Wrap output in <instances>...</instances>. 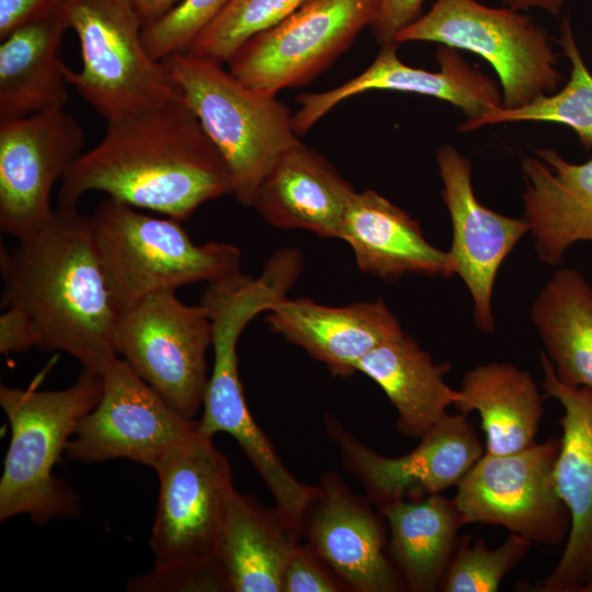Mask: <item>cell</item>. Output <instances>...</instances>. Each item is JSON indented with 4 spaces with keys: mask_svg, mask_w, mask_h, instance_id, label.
Wrapping results in <instances>:
<instances>
[{
    "mask_svg": "<svg viewBox=\"0 0 592 592\" xmlns=\"http://www.w3.org/2000/svg\"><path fill=\"white\" fill-rule=\"evenodd\" d=\"M375 506L387 523L389 553L406 589L437 591L466 525L454 498L432 493Z\"/></svg>",
    "mask_w": 592,
    "mask_h": 592,
    "instance_id": "4316f807",
    "label": "cell"
},
{
    "mask_svg": "<svg viewBox=\"0 0 592 592\" xmlns=\"http://www.w3.org/2000/svg\"><path fill=\"white\" fill-rule=\"evenodd\" d=\"M265 321L272 330L323 363L332 375L341 377L357 372L362 357L402 332L382 298L331 307L309 298L286 297L266 311Z\"/></svg>",
    "mask_w": 592,
    "mask_h": 592,
    "instance_id": "ffe728a7",
    "label": "cell"
},
{
    "mask_svg": "<svg viewBox=\"0 0 592 592\" xmlns=\"http://www.w3.org/2000/svg\"><path fill=\"white\" fill-rule=\"evenodd\" d=\"M559 445L548 437L505 455L483 453L456 486L465 524L504 527L549 547L565 544L570 515L555 480Z\"/></svg>",
    "mask_w": 592,
    "mask_h": 592,
    "instance_id": "8fae6325",
    "label": "cell"
},
{
    "mask_svg": "<svg viewBox=\"0 0 592 592\" xmlns=\"http://www.w3.org/2000/svg\"><path fill=\"white\" fill-rule=\"evenodd\" d=\"M230 0H181L160 19L143 29V39L157 60L186 52L201 32Z\"/></svg>",
    "mask_w": 592,
    "mask_h": 592,
    "instance_id": "d6a6232c",
    "label": "cell"
},
{
    "mask_svg": "<svg viewBox=\"0 0 592 592\" xmlns=\"http://www.w3.org/2000/svg\"><path fill=\"white\" fill-rule=\"evenodd\" d=\"M62 9L82 60L78 71L66 66L67 81L106 123L181 95L166 62L147 50L128 0H64Z\"/></svg>",
    "mask_w": 592,
    "mask_h": 592,
    "instance_id": "52a82bcc",
    "label": "cell"
},
{
    "mask_svg": "<svg viewBox=\"0 0 592 592\" xmlns=\"http://www.w3.org/2000/svg\"><path fill=\"white\" fill-rule=\"evenodd\" d=\"M137 14L141 19L144 26L151 23L170 10H172L181 0H128Z\"/></svg>",
    "mask_w": 592,
    "mask_h": 592,
    "instance_id": "f35d334b",
    "label": "cell"
},
{
    "mask_svg": "<svg viewBox=\"0 0 592 592\" xmlns=\"http://www.w3.org/2000/svg\"><path fill=\"white\" fill-rule=\"evenodd\" d=\"M425 41L465 49L486 59L502 87V106H523L554 93L562 80L549 35L513 9L476 0H436L396 36V43Z\"/></svg>",
    "mask_w": 592,
    "mask_h": 592,
    "instance_id": "ba28073f",
    "label": "cell"
},
{
    "mask_svg": "<svg viewBox=\"0 0 592 592\" xmlns=\"http://www.w3.org/2000/svg\"><path fill=\"white\" fill-rule=\"evenodd\" d=\"M3 303L33 322L39 346L64 351L102 374L118 356L121 312L96 253L89 216L57 206L50 219L7 250L1 247Z\"/></svg>",
    "mask_w": 592,
    "mask_h": 592,
    "instance_id": "7a4b0ae2",
    "label": "cell"
},
{
    "mask_svg": "<svg viewBox=\"0 0 592 592\" xmlns=\"http://www.w3.org/2000/svg\"><path fill=\"white\" fill-rule=\"evenodd\" d=\"M88 192L177 220L207 201L232 195L230 172L182 96L106 123L101 141L61 179L58 206Z\"/></svg>",
    "mask_w": 592,
    "mask_h": 592,
    "instance_id": "6da1fadb",
    "label": "cell"
},
{
    "mask_svg": "<svg viewBox=\"0 0 592 592\" xmlns=\"http://www.w3.org/2000/svg\"><path fill=\"white\" fill-rule=\"evenodd\" d=\"M307 509L300 534L345 585L355 592L407 590L390 553L387 523L373 501L326 471Z\"/></svg>",
    "mask_w": 592,
    "mask_h": 592,
    "instance_id": "2e32d148",
    "label": "cell"
},
{
    "mask_svg": "<svg viewBox=\"0 0 592 592\" xmlns=\"http://www.w3.org/2000/svg\"><path fill=\"white\" fill-rule=\"evenodd\" d=\"M354 193L323 156L299 141L265 175L251 207L274 227L339 238Z\"/></svg>",
    "mask_w": 592,
    "mask_h": 592,
    "instance_id": "7402d4cb",
    "label": "cell"
},
{
    "mask_svg": "<svg viewBox=\"0 0 592 592\" xmlns=\"http://www.w3.org/2000/svg\"><path fill=\"white\" fill-rule=\"evenodd\" d=\"M382 0H304L227 61L249 87L272 95L307 84L371 26Z\"/></svg>",
    "mask_w": 592,
    "mask_h": 592,
    "instance_id": "7c38bea8",
    "label": "cell"
},
{
    "mask_svg": "<svg viewBox=\"0 0 592 592\" xmlns=\"http://www.w3.org/2000/svg\"><path fill=\"white\" fill-rule=\"evenodd\" d=\"M39 346L38 333L31 319L14 307L0 315V352L10 354Z\"/></svg>",
    "mask_w": 592,
    "mask_h": 592,
    "instance_id": "8d00e7d4",
    "label": "cell"
},
{
    "mask_svg": "<svg viewBox=\"0 0 592 592\" xmlns=\"http://www.w3.org/2000/svg\"><path fill=\"white\" fill-rule=\"evenodd\" d=\"M571 65L570 78L558 92L544 94L514 109L490 110L476 118H467L458 128L470 132L479 127L511 122H554L576 132L581 144L592 148V75L576 44L570 21L566 18L558 41Z\"/></svg>",
    "mask_w": 592,
    "mask_h": 592,
    "instance_id": "f546056e",
    "label": "cell"
},
{
    "mask_svg": "<svg viewBox=\"0 0 592 592\" xmlns=\"http://www.w3.org/2000/svg\"><path fill=\"white\" fill-rule=\"evenodd\" d=\"M436 162L442 198L452 220L451 254L456 274L474 301V319L481 332L494 330L492 293L498 271L521 238L530 231L525 219L501 215L483 206L471 185V164L455 148L442 145Z\"/></svg>",
    "mask_w": 592,
    "mask_h": 592,
    "instance_id": "ac0fdd59",
    "label": "cell"
},
{
    "mask_svg": "<svg viewBox=\"0 0 592 592\" xmlns=\"http://www.w3.org/2000/svg\"><path fill=\"white\" fill-rule=\"evenodd\" d=\"M102 376V397L67 443L68 458L84 464L126 458L155 468L171 447L198 432V421L171 407L122 358Z\"/></svg>",
    "mask_w": 592,
    "mask_h": 592,
    "instance_id": "4fadbf2b",
    "label": "cell"
},
{
    "mask_svg": "<svg viewBox=\"0 0 592 592\" xmlns=\"http://www.w3.org/2000/svg\"><path fill=\"white\" fill-rule=\"evenodd\" d=\"M68 30L61 4L0 38V121L65 109L69 83L59 49Z\"/></svg>",
    "mask_w": 592,
    "mask_h": 592,
    "instance_id": "cb8c5ba5",
    "label": "cell"
},
{
    "mask_svg": "<svg viewBox=\"0 0 592 592\" xmlns=\"http://www.w3.org/2000/svg\"><path fill=\"white\" fill-rule=\"evenodd\" d=\"M424 0H382L371 29L380 44L396 43L397 34L414 22Z\"/></svg>",
    "mask_w": 592,
    "mask_h": 592,
    "instance_id": "d590c367",
    "label": "cell"
},
{
    "mask_svg": "<svg viewBox=\"0 0 592 592\" xmlns=\"http://www.w3.org/2000/svg\"><path fill=\"white\" fill-rule=\"evenodd\" d=\"M275 506L234 489L218 557L231 592H284V572L299 542Z\"/></svg>",
    "mask_w": 592,
    "mask_h": 592,
    "instance_id": "d4e9b609",
    "label": "cell"
},
{
    "mask_svg": "<svg viewBox=\"0 0 592 592\" xmlns=\"http://www.w3.org/2000/svg\"><path fill=\"white\" fill-rule=\"evenodd\" d=\"M339 238L349 243L362 272L383 281L456 274L451 252L432 246L417 220L372 190L354 193Z\"/></svg>",
    "mask_w": 592,
    "mask_h": 592,
    "instance_id": "44dd1931",
    "label": "cell"
},
{
    "mask_svg": "<svg viewBox=\"0 0 592 592\" xmlns=\"http://www.w3.org/2000/svg\"><path fill=\"white\" fill-rule=\"evenodd\" d=\"M525 219L537 257L559 265L570 246L592 241V159L571 163L551 148L522 161Z\"/></svg>",
    "mask_w": 592,
    "mask_h": 592,
    "instance_id": "603a6c76",
    "label": "cell"
},
{
    "mask_svg": "<svg viewBox=\"0 0 592 592\" xmlns=\"http://www.w3.org/2000/svg\"><path fill=\"white\" fill-rule=\"evenodd\" d=\"M533 543L510 533L496 548H488L482 538L458 537L439 591L496 592L504 577L528 554Z\"/></svg>",
    "mask_w": 592,
    "mask_h": 592,
    "instance_id": "4dcf8cb0",
    "label": "cell"
},
{
    "mask_svg": "<svg viewBox=\"0 0 592 592\" xmlns=\"http://www.w3.org/2000/svg\"><path fill=\"white\" fill-rule=\"evenodd\" d=\"M84 144V128L65 109L0 121L2 232L19 240L50 219L53 186Z\"/></svg>",
    "mask_w": 592,
    "mask_h": 592,
    "instance_id": "9a60e30c",
    "label": "cell"
},
{
    "mask_svg": "<svg viewBox=\"0 0 592 592\" xmlns=\"http://www.w3.org/2000/svg\"><path fill=\"white\" fill-rule=\"evenodd\" d=\"M92 240L121 309L155 293L240 272L231 243H195L181 221L106 197L89 216Z\"/></svg>",
    "mask_w": 592,
    "mask_h": 592,
    "instance_id": "5b68a950",
    "label": "cell"
},
{
    "mask_svg": "<svg viewBox=\"0 0 592 592\" xmlns=\"http://www.w3.org/2000/svg\"><path fill=\"white\" fill-rule=\"evenodd\" d=\"M202 305L212 320L214 365L198 432L212 439L219 432L231 435L272 493L275 509L300 534L304 515L319 493L318 485L298 480L283 464L248 409L238 373V341L247 325L263 311L262 300L249 288L221 285L208 289Z\"/></svg>",
    "mask_w": 592,
    "mask_h": 592,
    "instance_id": "8992f818",
    "label": "cell"
},
{
    "mask_svg": "<svg viewBox=\"0 0 592 592\" xmlns=\"http://www.w3.org/2000/svg\"><path fill=\"white\" fill-rule=\"evenodd\" d=\"M348 591L338 576L305 542L292 554L284 572V592Z\"/></svg>",
    "mask_w": 592,
    "mask_h": 592,
    "instance_id": "e575fe53",
    "label": "cell"
},
{
    "mask_svg": "<svg viewBox=\"0 0 592 592\" xmlns=\"http://www.w3.org/2000/svg\"><path fill=\"white\" fill-rule=\"evenodd\" d=\"M102 392V374L88 368L59 390L0 387V406L11 428L0 479L1 522L24 514L45 525L81 513L80 497L54 476V467Z\"/></svg>",
    "mask_w": 592,
    "mask_h": 592,
    "instance_id": "3957f363",
    "label": "cell"
},
{
    "mask_svg": "<svg viewBox=\"0 0 592 592\" xmlns=\"http://www.w3.org/2000/svg\"><path fill=\"white\" fill-rule=\"evenodd\" d=\"M64 0H0V38L14 29L47 15Z\"/></svg>",
    "mask_w": 592,
    "mask_h": 592,
    "instance_id": "74e56055",
    "label": "cell"
},
{
    "mask_svg": "<svg viewBox=\"0 0 592 592\" xmlns=\"http://www.w3.org/2000/svg\"><path fill=\"white\" fill-rule=\"evenodd\" d=\"M129 592L228 591L220 561L206 566L152 568L127 581Z\"/></svg>",
    "mask_w": 592,
    "mask_h": 592,
    "instance_id": "836d02e7",
    "label": "cell"
},
{
    "mask_svg": "<svg viewBox=\"0 0 592 592\" xmlns=\"http://www.w3.org/2000/svg\"><path fill=\"white\" fill-rule=\"evenodd\" d=\"M325 425L343 468L358 479L375 505L457 486L485 453L478 432L462 412L447 413L411 452L397 457L377 453L330 414Z\"/></svg>",
    "mask_w": 592,
    "mask_h": 592,
    "instance_id": "5bb4252c",
    "label": "cell"
},
{
    "mask_svg": "<svg viewBox=\"0 0 592 592\" xmlns=\"http://www.w3.org/2000/svg\"><path fill=\"white\" fill-rule=\"evenodd\" d=\"M539 363L544 397L557 400L563 411L555 480L570 530L557 565L531 591L592 592V389L560 382L545 352Z\"/></svg>",
    "mask_w": 592,
    "mask_h": 592,
    "instance_id": "e0dca14e",
    "label": "cell"
},
{
    "mask_svg": "<svg viewBox=\"0 0 592 592\" xmlns=\"http://www.w3.org/2000/svg\"><path fill=\"white\" fill-rule=\"evenodd\" d=\"M304 0H230L201 32L189 52L219 62L254 35L274 26Z\"/></svg>",
    "mask_w": 592,
    "mask_h": 592,
    "instance_id": "1f68e13d",
    "label": "cell"
},
{
    "mask_svg": "<svg viewBox=\"0 0 592 592\" xmlns=\"http://www.w3.org/2000/svg\"><path fill=\"white\" fill-rule=\"evenodd\" d=\"M531 318L563 384L592 389V286L561 267L535 297Z\"/></svg>",
    "mask_w": 592,
    "mask_h": 592,
    "instance_id": "f1b7e54d",
    "label": "cell"
},
{
    "mask_svg": "<svg viewBox=\"0 0 592 592\" xmlns=\"http://www.w3.org/2000/svg\"><path fill=\"white\" fill-rule=\"evenodd\" d=\"M212 341L204 306L184 304L174 291L150 294L122 308L113 335L117 356L191 419L203 406Z\"/></svg>",
    "mask_w": 592,
    "mask_h": 592,
    "instance_id": "30bf717a",
    "label": "cell"
},
{
    "mask_svg": "<svg viewBox=\"0 0 592 592\" xmlns=\"http://www.w3.org/2000/svg\"><path fill=\"white\" fill-rule=\"evenodd\" d=\"M159 498L149 546L153 568L220 561L219 542L235 487L227 457L197 432L171 447L153 468Z\"/></svg>",
    "mask_w": 592,
    "mask_h": 592,
    "instance_id": "9c48e42d",
    "label": "cell"
},
{
    "mask_svg": "<svg viewBox=\"0 0 592 592\" xmlns=\"http://www.w3.org/2000/svg\"><path fill=\"white\" fill-rule=\"evenodd\" d=\"M448 363L436 364L403 331L380 343L358 362L356 371L374 380L395 407L397 430L406 437H421L447 414L458 399L444 375Z\"/></svg>",
    "mask_w": 592,
    "mask_h": 592,
    "instance_id": "484cf974",
    "label": "cell"
},
{
    "mask_svg": "<svg viewBox=\"0 0 592 592\" xmlns=\"http://www.w3.org/2000/svg\"><path fill=\"white\" fill-rule=\"evenodd\" d=\"M398 43L382 45L375 60L358 76L333 89L299 94L293 115L298 136L344 100L369 90H389L433 96L459 107L467 118L502 106L497 83L470 66L456 48L441 45L436 50L440 71L414 68L397 55Z\"/></svg>",
    "mask_w": 592,
    "mask_h": 592,
    "instance_id": "d6986e66",
    "label": "cell"
},
{
    "mask_svg": "<svg viewBox=\"0 0 592 592\" xmlns=\"http://www.w3.org/2000/svg\"><path fill=\"white\" fill-rule=\"evenodd\" d=\"M163 61L184 103L226 162L232 195L251 206L265 175L300 141L289 109L277 95L243 83L223 62L187 50Z\"/></svg>",
    "mask_w": 592,
    "mask_h": 592,
    "instance_id": "277c9868",
    "label": "cell"
},
{
    "mask_svg": "<svg viewBox=\"0 0 592 592\" xmlns=\"http://www.w3.org/2000/svg\"><path fill=\"white\" fill-rule=\"evenodd\" d=\"M513 10H524L538 8L546 12L557 15L563 5L565 0H501Z\"/></svg>",
    "mask_w": 592,
    "mask_h": 592,
    "instance_id": "ab89813d",
    "label": "cell"
},
{
    "mask_svg": "<svg viewBox=\"0 0 592 592\" xmlns=\"http://www.w3.org/2000/svg\"><path fill=\"white\" fill-rule=\"evenodd\" d=\"M453 406L465 414L479 413L485 453L492 455L514 453L535 443L544 415L543 395L530 372L502 362L469 369Z\"/></svg>",
    "mask_w": 592,
    "mask_h": 592,
    "instance_id": "83f0119b",
    "label": "cell"
}]
</instances>
